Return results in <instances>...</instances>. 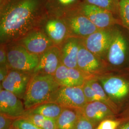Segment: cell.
<instances>
[{
  "label": "cell",
  "mask_w": 129,
  "mask_h": 129,
  "mask_svg": "<svg viewBox=\"0 0 129 129\" xmlns=\"http://www.w3.org/2000/svg\"><path fill=\"white\" fill-rule=\"evenodd\" d=\"M47 0H6L0 6V44L17 41L39 28L46 17Z\"/></svg>",
  "instance_id": "obj_1"
},
{
  "label": "cell",
  "mask_w": 129,
  "mask_h": 129,
  "mask_svg": "<svg viewBox=\"0 0 129 129\" xmlns=\"http://www.w3.org/2000/svg\"><path fill=\"white\" fill-rule=\"evenodd\" d=\"M60 87L54 75L33 73L23 100L26 110L48 102Z\"/></svg>",
  "instance_id": "obj_2"
},
{
  "label": "cell",
  "mask_w": 129,
  "mask_h": 129,
  "mask_svg": "<svg viewBox=\"0 0 129 129\" xmlns=\"http://www.w3.org/2000/svg\"><path fill=\"white\" fill-rule=\"evenodd\" d=\"M104 61L108 69H129V32L121 24L116 26Z\"/></svg>",
  "instance_id": "obj_3"
},
{
  "label": "cell",
  "mask_w": 129,
  "mask_h": 129,
  "mask_svg": "<svg viewBox=\"0 0 129 129\" xmlns=\"http://www.w3.org/2000/svg\"><path fill=\"white\" fill-rule=\"evenodd\" d=\"M102 88L117 106L129 97V78L120 75L105 73L95 77Z\"/></svg>",
  "instance_id": "obj_4"
},
{
  "label": "cell",
  "mask_w": 129,
  "mask_h": 129,
  "mask_svg": "<svg viewBox=\"0 0 129 129\" xmlns=\"http://www.w3.org/2000/svg\"><path fill=\"white\" fill-rule=\"evenodd\" d=\"M6 45L10 69L33 73L38 64L39 55L31 53L15 42Z\"/></svg>",
  "instance_id": "obj_5"
},
{
  "label": "cell",
  "mask_w": 129,
  "mask_h": 129,
  "mask_svg": "<svg viewBox=\"0 0 129 129\" xmlns=\"http://www.w3.org/2000/svg\"><path fill=\"white\" fill-rule=\"evenodd\" d=\"M48 102H55L64 108L81 109L88 102L82 87L60 86Z\"/></svg>",
  "instance_id": "obj_6"
},
{
  "label": "cell",
  "mask_w": 129,
  "mask_h": 129,
  "mask_svg": "<svg viewBox=\"0 0 129 129\" xmlns=\"http://www.w3.org/2000/svg\"><path fill=\"white\" fill-rule=\"evenodd\" d=\"M116 25L99 29L88 37L82 39V43L85 47L104 62L106 53L113 37Z\"/></svg>",
  "instance_id": "obj_7"
},
{
  "label": "cell",
  "mask_w": 129,
  "mask_h": 129,
  "mask_svg": "<svg viewBox=\"0 0 129 129\" xmlns=\"http://www.w3.org/2000/svg\"><path fill=\"white\" fill-rule=\"evenodd\" d=\"M78 10L100 29L121 24L119 17L107 10L82 2Z\"/></svg>",
  "instance_id": "obj_8"
},
{
  "label": "cell",
  "mask_w": 129,
  "mask_h": 129,
  "mask_svg": "<svg viewBox=\"0 0 129 129\" xmlns=\"http://www.w3.org/2000/svg\"><path fill=\"white\" fill-rule=\"evenodd\" d=\"M77 68L85 74L96 77L106 73V63L88 50L82 43L78 51Z\"/></svg>",
  "instance_id": "obj_9"
},
{
  "label": "cell",
  "mask_w": 129,
  "mask_h": 129,
  "mask_svg": "<svg viewBox=\"0 0 129 129\" xmlns=\"http://www.w3.org/2000/svg\"><path fill=\"white\" fill-rule=\"evenodd\" d=\"M63 19L69 28L70 37L84 39L100 29L78 10Z\"/></svg>",
  "instance_id": "obj_10"
},
{
  "label": "cell",
  "mask_w": 129,
  "mask_h": 129,
  "mask_svg": "<svg viewBox=\"0 0 129 129\" xmlns=\"http://www.w3.org/2000/svg\"><path fill=\"white\" fill-rule=\"evenodd\" d=\"M39 28L55 46H60L70 37L69 30L64 19L46 15Z\"/></svg>",
  "instance_id": "obj_11"
},
{
  "label": "cell",
  "mask_w": 129,
  "mask_h": 129,
  "mask_svg": "<svg viewBox=\"0 0 129 129\" xmlns=\"http://www.w3.org/2000/svg\"><path fill=\"white\" fill-rule=\"evenodd\" d=\"M23 46L31 53L40 55L47 50L54 43L39 28L28 33L24 37L15 42Z\"/></svg>",
  "instance_id": "obj_12"
},
{
  "label": "cell",
  "mask_w": 129,
  "mask_h": 129,
  "mask_svg": "<svg viewBox=\"0 0 129 129\" xmlns=\"http://www.w3.org/2000/svg\"><path fill=\"white\" fill-rule=\"evenodd\" d=\"M32 75L31 73L10 69L7 77L1 83V88L23 100Z\"/></svg>",
  "instance_id": "obj_13"
},
{
  "label": "cell",
  "mask_w": 129,
  "mask_h": 129,
  "mask_svg": "<svg viewBox=\"0 0 129 129\" xmlns=\"http://www.w3.org/2000/svg\"><path fill=\"white\" fill-rule=\"evenodd\" d=\"M60 86L82 87L88 79L95 78L84 73L78 69L69 68L61 64L54 75Z\"/></svg>",
  "instance_id": "obj_14"
},
{
  "label": "cell",
  "mask_w": 129,
  "mask_h": 129,
  "mask_svg": "<svg viewBox=\"0 0 129 129\" xmlns=\"http://www.w3.org/2000/svg\"><path fill=\"white\" fill-rule=\"evenodd\" d=\"M26 109L23 101L13 93L1 88L0 113L16 119L22 117Z\"/></svg>",
  "instance_id": "obj_15"
},
{
  "label": "cell",
  "mask_w": 129,
  "mask_h": 129,
  "mask_svg": "<svg viewBox=\"0 0 129 129\" xmlns=\"http://www.w3.org/2000/svg\"><path fill=\"white\" fill-rule=\"evenodd\" d=\"M61 64L60 47L55 45L39 55L38 64L33 73L54 75Z\"/></svg>",
  "instance_id": "obj_16"
},
{
  "label": "cell",
  "mask_w": 129,
  "mask_h": 129,
  "mask_svg": "<svg viewBox=\"0 0 129 129\" xmlns=\"http://www.w3.org/2000/svg\"><path fill=\"white\" fill-rule=\"evenodd\" d=\"M79 111L96 125L99 124L104 120L113 117L116 114L109 106L99 101L88 102Z\"/></svg>",
  "instance_id": "obj_17"
},
{
  "label": "cell",
  "mask_w": 129,
  "mask_h": 129,
  "mask_svg": "<svg viewBox=\"0 0 129 129\" xmlns=\"http://www.w3.org/2000/svg\"><path fill=\"white\" fill-rule=\"evenodd\" d=\"M82 39L68 37L59 46L61 64L69 68H77L78 51Z\"/></svg>",
  "instance_id": "obj_18"
},
{
  "label": "cell",
  "mask_w": 129,
  "mask_h": 129,
  "mask_svg": "<svg viewBox=\"0 0 129 129\" xmlns=\"http://www.w3.org/2000/svg\"><path fill=\"white\" fill-rule=\"evenodd\" d=\"M82 2V0H47V15L63 18L69 14L78 10Z\"/></svg>",
  "instance_id": "obj_19"
},
{
  "label": "cell",
  "mask_w": 129,
  "mask_h": 129,
  "mask_svg": "<svg viewBox=\"0 0 129 129\" xmlns=\"http://www.w3.org/2000/svg\"><path fill=\"white\" fill-rule=\"evenodd\" d=\"M64 107L55 102H46L26 110V112L39 114L46 118L56 120Z\"/></svg>",
  "instance_id": "obj_20"
},
{
  "label": "cell",
  "mask_w": 129,
  "mask_h": 129,
  "mask_svg": "<svg viewBox=\"0 0 129 129\" xmlns=\"http://www.w3.org/2000/svg\"><path fill=\"white\" fill-rule=\"evenodd\" d=\"M78 112V109L64 108L56 120V129H74Z\"/></svg>",
  "instance_id": "obj_21"
},
{
  "label": "cell",
  "mask_w": 129,
  "mask_h": 129,
  "mask_svg": "<svg viewBox=\"0 0 129 129\" xmlns=\"http://www.w3.org/2000/svg\"><path fill=\"white\" fill-rule=\"evenodd\" d=\"M88 82L91 87L99 99L100 102H102L109 106L116 114L119 110V107L111 100L106 94L105 90L96 78H93L88 80Z\"/></svg>",
  "instance_id": "obj_22"
},
{
  "label": "cell",
  "mask_w": 129,
  "mask_h": 129,
  "mask_svg": "<svg viewBox=\"0 0 129 129\" xmlns=\"http://www.w3.org/2000/svg\"><path fill=\"white\" fill-rule=\"evenodd\" d=\"M32 122L42 129H56V120L43 116L25 112L22 117Z\"/></svg>",
  "instance_id": "obj_23"
},
{
  "label": "cell",
  "mask_w": 129,
  "mask_h": 129,
  "mask_svg": "<svg viewBox=\"0 0 129 129\" xmlns=\"http://www.w3.org/2000/svg\"><path fill=\"white\" fill-rule=\"evenodd\" d=\"M89 5L107 10L119 17L120 0H82Z\"/></svg>",
  "instance_id": "obj_24"
},
{
  "label": "cell",
  "mask_w": 129,
  "mask_h": 129,
  "mask_svg": "<svg viewBox=\"0 0 129 129\" xmlns=\"http://www.w3.org/2000/svg\"><path fill=\"white\" fill-rule=\"evenodd\" d=\"M119 18L121 25L129 32V0H120Z\"/></svg>",
  "instance_id": "obj_25"
},
{
  "label": "cell",
  "mask_w": 129,
  "mask_h": 129,
  "mask_svg": "<svg viewBox=\"0 0 129 129\" xmlns=\"http://www.w3.org/2000/svg\"><path fill=\"white\" fill-rule=\"evenodd\" d=\"M13 127L15 129H42L31 121L23 118L14 119Z\"/></svg>",
  "instance_id": "obj_26"
},
{
  "label": "cell",
  "mask_w": 129,
  "mask_h": 129,
  "mask_svg": "<svg viewBox=\"0 0 129 129\" xmlns=\"http://www.w3.org/2000/svg\"><path fill=\"white\" fill-rule=\"evenodd\" d=\"M96 125L88 120L78 110V117L74 129H94Z\"/></svg>",
  "instance_id": "obj_27"
},
{
  "label": "cell",
  "mask_w": 129,
  "mask_h": 129,
  "mask_svg": "<svg viewBox=\"0 0 129 129\" xmlns=\"http://www.w3.org/2000/svg\"><path fill=\"white\" fill-rule=\"evenodd\" d=\"M82 88L88 102L96 101L100 102L99 98L88 82V80L84 83Z\"/></svg>",
  "instance_id": "obj_28"
},
{
  "label": "cell",
  "mask_w": 129,
  "mask_h": 129,
  "mask_svg": "<svg viewBox=\"0 0 129 129\" xmlns=\"http://www.w3.org/2000/svg\"><path fill=\"white\" fill-rule=\"evenodd\" d=\"M121 124V122L117 120L106 119L102 121L98 126L100 129H117Z\"/></svg>",
  "instance_id": "obj_29"
},
{
  "label": "cell",
  "mask_w": 129,
  "mask_h": 129,
  "mask_svg": "<svg viewBox=\"0 0 129 129\" xmlns=\"http://www.w3.org/2000/svg\"><path fill=\"white\" fill-rule=\"evenodd\" d=\"M14 119L0 113V129H11L13 128Z\"/></svg>",
  "instance_id": "obj_30"
},
{
  "label": "cell",
  "mask_w": 129,
  "mask_h": 129,
  "mask_svg": "<svg viewBox=\"0 0 129 129\" xmlns=\"http://www.w3.org/2000/svg\"><path fill=\"white\" fill-rule=\"evenodd\" d=\"M1 65H9L7 58V45L4 44H0V66Z\"/></svg>",
  "instance_id": "obj_31"
},
{
  "label": "cell",
  "mask_w": 129,
  "mask_h": 129,
  "mask_svg": "<svg viewBox=\"0 0 129 129\" xmlns=\"http://www.w3.org/2000/svg\"><path fill=\"white\" fill-rule=\"evenodd\" d=\"M10 68L9 65L0 66V82L2 83L9 72Z\"/></svg>",
  "instance_id": "obj_32"
},
{
  "label": "cell",
  "mask_w": 129,
  "mask_h": 129,
  "mask_svg": "<svg viewBox=\"0 0 129 129\" xmlns=\"http://www.w3.org/2000/svg\"><path fill=\"white\" fill-rule=\"evenodd\" d=\"M117 129H129V120L121 123Z\"/></svg>",
  "instance_id": "obj_33"
},
{
  "label": "cell",
  "mask_w": 129,
  "mask_h": 129,
  "mask_svg": "<svg viewBox=\"0 0 129 129\" xmlns=\"http://www.w3.org/2000/svg\"><path fill=\"white\" fill-rule=\"evenodd\" d=\"M6 0H0V6L3 5L5 2Z\"/></svg>",
  "instance_id": "obj_34"
},
{
  "label": "cell",
  "mask_w": 129,
  "mask_h": 129,
  "mask_svg": "<svg viewBox=\"0 0 129 129\" xmlns=\"http://www.w3.org/2000/svg\"><path fill=\"white\" fill-rule=\"evenodd\" d=\"M11 129H14V128H13H13H11Z\"/></svg>",
  "instance_id": "obj_35"
},
{
  "label": "cell",
  "mask_w": 129,
  "mask_h": 129,
  "mask_svg": "<svg viewBox=\"0 0 129 129\" xmlns=\"http://www.w3.org/2000/svg\"><path fill=\"white\" fill-rule=\"evenodd\" d=\"M99 129V128H97V129Z\"/></svg>",
  "instance_id": "obj_36"
}]
</instances>
